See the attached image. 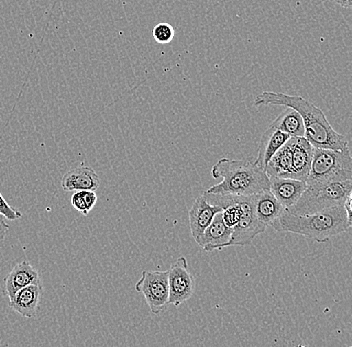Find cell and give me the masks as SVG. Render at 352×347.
I'll list each match as a JSON object with an SVG mask.
<instances>
[{
	"mask_svg": "<svg viewBox=\"0 0 352 347\" xmlns=\"http://www.w3.org/2000/svg\"><path fill=\"white\" fill-rule=\"evenodd\" d=\"M254 105L255 107L274 105L296 109L305 124V137L316 148L343 149L349 146V140L334 131L323 111L302 96L264 91L256 96Z\"/></svg>",
	"mask_w": 352,
	"mask_h": 347,
	"instance_id": "1",
	"label": "cell"
},
{
	"mask_svg": "<svg viewBox=\"0 0 352 347\" xmlns=\"http://www.w3.org/2000/svg\"><path fill=\"white\" fill-rule=\"evenodd\" d=\"M213 179L222 181L211 186L206 192L213 194H257L270 188V179L265 170L255 161L221 158L211 168Z\"/></svg>",
	"mask_w": 352,
	"mask_h": 347,
	"instance_id": "2",
	"label": "cell"
},
{
	"mask_svg": "<svg viewBox=\"0 0 352 347\" xmlns=\"http://www.w3.org/2000/svg\"><path fill=\"white\" fill-rule=\"evenodd\" d=\"M276 232H290L325 243L349 230L344 205L334 206L311 214H294L285 210L272 223Z\"/></svg>",
	"mask_w": 352,
	"mask_h": 347,
	"instance_id": "3",
	"label": "cell"
},
{
	"mask_svg": "<svg viewBox=\"0 0 352 347\" xmlns=\"http://www.w3.org/2000/svg\"><path fill=\"white\" fill-rule=\"evenodd\" d=\"M351 190L352 177L307 184V190L299 201L285 210L294 214L303 215L344 205L345 199Z\"/></svg>",
	"mask_w": 352,
	"mask_h": 347,
	"instance_id": "4",
	"label": "cell"
},
{
	"mask_svg": "<svg viewBox=\"0 0 352 347\" xmlns=\"http://www.w3.org/2000/svg\"><path fill=\"white\" fill-rule=\"evenodd\" d=\"M352 155L349 147L343 149H324L314 147L311 168L307 184L318 183L327 180L351 179Z\"/></svg>",
	"mask_w": 352,
	"mask_h": 347,
	"instance_id": "5",
	"label": "cell"
},
{
	"mask_svg": "<svg viewBox=\"0 0 352 347\" xmlns=\"http://www.w3.org/2000/svg\"><path fill=\"white\" fill-rule=\"evenodd\" d=\"M134 289L144 296L151 313L158 315L169 305L168 270H144L140 280L135 283Z\"/></svg>",
	"mask_w": 352,
	"mask_h": 347,
	"instance_id": "6",
	"label": "cell"
},
{
	"mask_svg": "<svg viewBox=\"0 0 352 347\" xmlns=\"http://www.w3.org/2000/svg\"><path fill=\"white\" fill-rule=\"evenodd\" d=\"M169 304L178 307L190 300L195 291V278L189 270L188 262L180 256L168 270Z\"/></svg>",
	"mask_w": 352,
	"mask_h": 347,
	"instance_id": "7",
	"label": "cell"
},
{
	"mask_svg": "<svg viewBox=\"0 0 352 347\" xmlns=\"http://www.w3.org/2000/svg\"><path fill=\"white\" fill-rule=\"evenodd\" d=\"M267 226L257 219L255 213L254 194L246 197L244 214L241 221L232 228L230 247H245L254 240L255 237L265 232Z\"/></svg>",
	"mask_w": 352,
	"mask_h": 347,
	"instance_id": "8",
	"label": "cell"
},
{
	"mask_svg": "<svg viewBox=\"0 0 352 347\" xmlns=\"http://www.w3.org/2000/svg\"><path fill=\"white\" fill-rule=\"evenodd\" d=\"M232 228L228 227L222 219V212L217 213L206 232L197 239V243L204 251H220L230 247Z\"/></svg>",
	"mask_w": 352,
	"mask_h": 347,
	"instance_id": "9",
	"label": "cell"
},
{
	"mask_svg": "<svg viewBox=\"0 0 352 347\" xmlns=\"http://www.w3.org/2000/svg\"><path fill=\"white\" fill-rule=\"evenodd\" d=\"M220 212L222 208L208 202L204 193L195 199L188 213L191 236L195 240L206 232L215 215Z\"/></svg>",
	"mask_w": 352,
	"mask_h": 347,
	"instance_id": "10",
	"label": "cell"
},
{
	"mask_svg": "<svg viewBox=\"0 0 352 347\" xmlns=\"http://www.w3.org/2000/svg\"><path fill=\"white\" fill-rule=\"evenodd\" d=\"M32 284H41V274L25 259L15 265L4 278V294L10 300L17 291Z\"/></svg>",
	"mask_w": 352,
	"mask_h": 347,
	"instance_id": "11",
	"label": "cell"
},
{
	"mask_svg": "<svg viewBox=\"0 0 352 347\" xmlns=\"http://www.w3.org/2000/svg\"><path fill=\"white\" fill-rule=\"evenodd\" d=\"M100 179L94 168L87 166L85 162L69 169L63 175L61 188L65 191H82L98 190Z\"/></svg>",
	"mask_w": 352,
	"mask_h": 347,
	"instance_id": "12",
	"label": "cell"
},
{
	"mask_svg": "<svg viewBox=\"0 0 352 347\" xmlns=\"http://www.w3.org/2000/svg\"><path fill=\"white\" fill-rule=\"evenodd\" d=\"M270 191L285 210H289L300 199L307 188V181L286 179V177H270Z\"/></svg>",
	"mask_w": 352,
	"mask_h": 347,
	"instance_id": "13",
	"label": "cell"
},
{
	"mask_svg": "<svg viewBox=\"0 0 352 347\" xmlns=\"http://www.w3.org/2000/svg\"><path fill=\"white\" fill-rule=\"evenodd\" d=\"M289 142L292 153V179L307 181L314 147L305 137H290Z\"/></svg>",
	"mask_w": 352,
	"mask_h": 347,
	"instance_id": "14",
	"label": "cell"
},
{
	"mask_svg": "<svg viewBox=\"0 0 352 347\" xmlns=\"http://www.w3.org/2000/svg\"><path fill=\"white\" fill-rule=\"evenodd\" d=\"M41 284H32L21 289L10 300V306L23 317L33 318L38 313L43 295Z\"/></svg>",
	"mask_w": 352,
	"mask_h": 347,
	"instance_id": "15",
	"label": "cell"
},
{
	"mask_svg": "<svg viewBox=\"0 0 352 347\" xmlns=\"http://www.w3.org/2000/svg\"><path fill=\"white\" fill-rule=\"evenodd\" d=\"M290 136L279 131V129L274 128V127L270 126L265 131L263 136H261V142L258 144V155H257L255 162L258 164L261 168L265 169L270 160L272 157L281 148Z\"/></svg>",
	"mask_w": 352,
	"mask_h": 347,
	"instance_id": "16",
	"label": "cell"
},
{
	"mask_svg": "<svg viewBox=\"0 0 352 347\" xmlns=\"http://www.w3.org/2000/svg\"><path fill=\"white\" fill-rule=\"evenodd\" d=\"M254 206L257 219L267 227L272 226L279 215L285 210L270 190L254 194Z\"/></svg>",
	"mask_w": 352,
	"mask_h": 347,
	"instance_id": "17",
	"label": "cell"
},
{
	"mask_svg": "<svg viewBox=\"0 0 352 347\" xmlns=\"http://www.w3.org/2000/svg\"><path fill=\"white\" fill-rule=\"evenodd\" d=\"M264 170L268 177L292 179V153L289 139L275 153Z\"/></svg>",
	"mask_w": 352,
	"mask_h": 347,
	"instance_id": "18",
	"label": "cell"
},
{
	"mask_svg": "<svg viewBox=\"0 0 352 347\" xmlns=\"http://www.w3.org/2000/svg\"><path fill=\"white\" fill-rule=\"evenodd\" d=\"M270 126L279 129L290 137H305V128L302 117L296 109L286 107Z\"/></svg>",
	"mask_w": 352,
	"mask_h": 347,
	"instance_id": "19",
	"label": "cell"
},
{
	"mask_svg": "<svg viewBox=\"0 0 352 347\" xmlns=\"http://www.w3.org/2000/svg\"><path fill=\"white\" fill-rule=\"evenodd\" d=\"M175 28L168 23H160L154 26L153 36L156 43L160 45H167L175 38Z\"/></svg>",
	"mask_w": 352,
	"mask_h": 347,
	"instance_id": "20",
	"label": "cell"
},
{
	"mask_svg": "<svg viewBox=\"0 0 352 347\" xmlns=\"http://www.w3.org/2000/svg\"><path fill=\"white\" fill-rule=\"evenodd\" d=\"M0 214L8 221H17L22 217V213L10 205L0 193Z\"/></svg>",
	"mask_w": 352,
	"mask_h": 347,
	"instance_id": "21",
	"label": "cell"
},
{
	"mask_svg": "<svg viewBox=\"0 0 352 347\" xmlns=\"http://www.w3.org/2000/svg\"><path fill=\"white\" fill-rule=\"evenodd\" d=\"M70 201L77 212L82 213L83 215H87L90 212L85 204V199H83L82 194H81V191H76Z\"/></svg>",
	"mask_w": 352,
	"mask_h": 347,
	"instance_id": "22",
	"label": "cell"
},
{
	"mask_svg": "<svg viewBox=\"0 0 352 347\" xmlns=\"http://www.w3.org/2000/svg\"><path fill=\"white\" fill-rule=\"evenodd\" d=\"M83 199H85V204H87L88 210L91 212L96 206V202H98V195H96V191L94 190H82L81 191Z\"/></svg>",
	"mask_w": 352,
	"mask_h": 347,
	"instance_id": "23",
	"label": "cell"
},
{
	"mask_svg": "<svg viewBox=\"0 0 352 347\" xmlns=\"http://www.w3.org/2000/svg\"><path fill=\"white\" fill-rule=\"evenodd\" d=\"M344 208L346 210L347 225L349 228H352V190L345 199Z\"/></svg>",
	"mask_w": 352,
	"mask_h": 347,
	"instance_id": "24",
	"label": "cell"
},
{
	"mask_svg": "<svg viewBox=\"0 0 352 347\" xmlns=\"http://www.w3.org/2000/svg\"><path fill=\"white\" fill-rule=\"evenodd\" d=\"M8 230H10V225L4 221V217L0 214V241L4 240Z\"/></svg>",
	"mask_w": 352,
	"mask_h": 347,
	"instance_id": "25",
	"label": "cell"
},
{
	"mask_svg": "<svg viewBox=\"0 0 352 347\" xmlns=\"http://www.w3.org/2000/svg\"><path fill=\"white\" fill-rule=\"evenodd\" d=\"M336 4L340 5L341 8H352V0H333Z\"/></svg>",
	"mask_w": 352,
	"mask_h": 347,
	"instance_id": "26",
	"label": "cell"
}]
</instances>
